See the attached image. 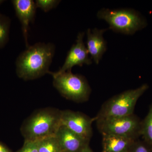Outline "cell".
Instances as JSON below:
<instances>
[{
    "label": "cell",
    "instance_id": "cell-1",
    "mask_svg": "<svg viewBox=\"0 0 152 152\" xmlns=\"http://www.w3.org/2000/svg\"><path fill=\"white\" fill-rule=\"evenodd\" d=\"M55 50L54 45L51 43H37L28 47L17 58V75L25 80H29L49 74Z\"/></svg>",
    "mask_w": 152,
    "mask_h": 152
},
{
    "label": "cell",
    "instance_id": "cell-2",
    "mask_svg": "<svg viewBox=\"0 0 152 152\" xmlns=\"http://www.w3.org/2000/svg\"><path fill=\"white\" fill-rule=\"evenodd\" d=\"M61 126V110L45 108L32 114L22 124L20 130L25 140L38 141L55 135Z\"/></svg>",
    "mask_w": 152,
    "mask_h": 152
},
{
    "label": "cell",
    "instance_id": "cell-3",
    "mask_svg": "<svg viewBox=\"0 0 152 152\" xmlns=\"http://www.w3.org/2000/svg\"><path fill=\"white\" fill-rule=\"evenodd\" d=\"M97 17L105 21L109 25V29L123 34L132 35L146 26L145 20L132 9H101Z\"/></svg>",
    "mask_w": 152,
    "mask_h": 152
},
{
    "label": "cell",
    "instance_id": "cell-4",
    "mask_svg": "<svg viewBox=\"0 0 152 152\" xmlns=\"http://www.w3.org/2000/svg\"><path fill=\"white\" fill-rule=\"evenodd\" d=\"M148 88V84H144L137 88L127 90L111 98L102 106L95 121L133 115L139 98Z\"/></svg>",
    "mask_w": 152,
    "mask_h": 152
},
{
    "label": "cell",
    "instance_id": "cell-5",
    "mask_svg": "<svg viewBox=\"0 0 152 152\" xmlns=\"http://www.w3.org/2000/svg\"><path fill=\"white\" fill-rule=\"evenodd\" d=\"M49 74L53 78L54 86L64 97L77 102L88 100L91 89L84 77L72 73V70L61 74L50 72Z\"/></svg>",
    "mask_w": 152,
    "mask_h": 152
},
{
    "label": "cell",
    "instance_id": "cell-6",
    "mask_svg": "<svg viewBox=\"0 0 152 152\" xmlns=\"http://www.w3.org/2000/svg\"><path fill=\"white\" fill-rule=\"evenodd\" d=\"M102 135H111L137 140L140 136L141 122L135 115L96 120Z\"/></svg>",
    "mask_w": 152,
    "mask_h": 152
},
{
    "label": "cell",
    "instance_id": "cell-7",
    "mask_svg": "<svg viewBox=\"0 0 152 152\" xmlns=\"http://www.w3.org/2000/svg\"><path fill=\"white\" fill-rule=\"evenodd\" d=\"M94 121L80 112L61 110V125L88 140L92 136V125Z\"/></svg>",
    "mask_w": 152,
    "mask_h": 152
},
{
    "label": "cell",
    "instance_id": "cell-8",
    "mask_svg": "<svg viewBox=\"0 0 152 152\" xmlns=\"http://www.w3.org/2000/svg\"><path fill=\"white\" fill-rule=\"evenodd\" d=\"M85 33L81 32L77 36L75 43L73 45L68 52L64 63L59 70L56 72L57 74L62 73L76 66H82L84 65H89L92 63V58L87 50L83 41Z\"/></svg>",
    "mask_w": 152,
    "mask_h": 152
},
{
    "label": "cell",
    "instance_id": "cell-9",
    "mask_svg": "<svg viewBox=\"0 0 152 152\" xmlns=\"http://www.w3.org/2000/svg\"><path fill=\"white\" fill-rule=\"evenodd\" d=\"M16 15L22 25L23 35L27 48L28 43V32L29 24L34 21L37 8L36 3L32 0H13L12 1Z\"/></svg>",
    "mask_w": 152,
    "mask_h": 152
},
{
    "label": "cell",
    "instance_id": "cell-10",
    "mask_svg": "<svg viewBox=\"0 0 152 152\" xmlns=\"http://www.w3.org/2000/svg\"><path fill=\"white\" fill-rule=\"evenodd\" d=\"M107 30L96 28L87 30V50L92 59L96 64H99L107 50V43L104 39L103 34Z\"/></svg>",
    "mask_w": 152,
    "mask_h": 152
},
{
    "label": "cell",
    "instance_id": "cell-11",
    "mask_svg": "<svg viewBox=\"0 0 152 152\" xmlns=\"http://www.w3.org/2000/svg\"><path fill=\"white\" fill-rule=\"evenodd\" d=\"M56 136L63 152H78L89 145L90 141L83 138L62 125L59 128Z\"/></svg>",
    "mask_w": 152,
    "mask_h": 152
},
{
    "label": "cell",
    "instance_id": "cell-12",
    "mask_svg": "<svg viewBox=\"0 0 152 152\" xmlns=\"http://www.w3.org/2000/svg\"><path fill=\"white\" fill-rule=\"evenodd\" d=\"M136 140L120 136L103 135L102 152H129Z\"/></svg>",
    "mask_w": 152,
    "mask_h": 152
},
{
    "label": "cell",
    "instance_id": "cell-13",
    "mask_svg": "<svg viewBox=\"0 0 152 152\" xmlns=\"http://www.w3.org/2000/svg\"><path fill=\"white\" fill-rule=\"evenodd\" d=\"M140 135L152 149V103L146 116L142 121Z\"/></svg>",
    "mask_w": 152,
    "mask_h": 152
},
{
    "label": "cell",
    "instance_id": "cell-14",
    "mask_svg": "<svg viewBox=\"0 0 152 152\" xmlns=\"http://www.w3.org/2000/svg\"><path fill=\"white\" fill-rule=\"evenodd\" d=\"M37 143L39 152H63L56 135L42 139Z\"/></svg>",
    "mask_w": 152,
    "mask_h": 152
},
{
    "label": "cell",
    "instance_id": "cell-15",
    "mask_svg": "<svg viewBox=\"0 0 152 152\" xmlns=\"http://www.w3.org/2000/svg\"><path fill=\"white\" fill-rule=\"evenodd\" d=\"M10 24V18L0 13V49L5 46L8 42Z\"/></svg>",
    "mask_w": 152,
    "mask_h": 152
},
{
    "label": "cell",
    "instance_id": "cell-16",
    "mask_svg": "<svg viewBox=\"0 0 152 152\" xmlns=\"http://www.w3.org/2000/svg\"><path fill=\"white\" fill-rule=\"evenodd\" d=\"M61 1L58 0H37L35 3L37 8H39L47 12L56 7Z\"/></svg>",
    "mask_w": 152,
    "mask_h": 152
},
{
    "label": "cell",
    "instance_id": "cell-17",
    "mask_svg": "<svg viewBox=\"0 0 152 152\" xmlns=\"http://www.w3.org/2000/svg\"><path fill=\"white\" fill-rule=\"evenodd\" d=\"M129 152H152V149L145 142L137 140L134 142Z\"/></svg>",
    "mask_w": 152,
    "mask_h": 152
},
{
    "label": "cell",
    "instance_id": "cell-18",
    "mask_svg": "<svg viewBox=\"0 0 152 152\" xmlns=\"http://www.w3.org/2000/svg\"><path fill=\"white\" fill-rule=\"evenodd\" d=\"M16 152H39L37 141L25 140L23 146Z\"/></svg>",
    "mask_w": 152,
    "mask_h": 152
},
{
    "label": "cell",
    "instance_id": "cell-19",
    "mask_svg": "<svg viewBox=\"0 0 152 152\" xmlns=\"http://www.w3.org/2000/svg\"><path fill=\"white\" fill-rule=\"evenodd\" d=\"M0 152H12L5 144L0 142Z\"/></svg>",
    "mask_w": 152,
    "mask_h": 152
},
{
    "label": "cell",
    "instance_id": "cell-20",
    "mask_svg": "<svg viewBox=\"0 0 152 152\" xmlns=\"http://www.w3.org/2000/svg\"><path fill=\"white\" fill-rule=\"evenodd\" d=\"M78 152H94L91 150L89 145L83 148L81 150L79 151Z\"/></svg>",
    "mask_w": 152,
    "mask_h": 152
},
{
    "label": "cell",
    "instance_id": "cell-21",
    "mask_svg": "<svg viewBox=\"0 0 152 152\" xmlns=\"http://www.w3.org/2000/svg\"><path fill=\"white\" fill-rule=\"evenodd\" d=\"M4 1L0 0V5H1V4H2V3L4 2Z\"/></svg>",
    "mask_w": 152,
    "mask_h": 152
}]
</instances>
